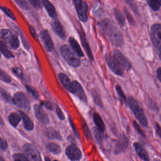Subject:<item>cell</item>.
I'll return each instance as SVG.
<instances>
[{
  "label": "cell",
  "mask_w": 161,
  "mask_h": 161,
  "mask_svg": "<svg viewBox=\"0 0 161 161\" xmlns=\"http://www.w3.org/2000/svg\"><path fill=\"white\" fill-rule=\"evenodd\" d=\"M97 26L114 46L117 47L123 46V35L113 21L109 19H104L98 22Z\"/></svg>",
  "instance_id": "6da1fadb"
},
{
  "label": "cell",
  "mask_w": 161,
  "mask_h": 161,
  "mask_svg": "<svg viewBox=\"0 0 161 161\" xmlns=\"http://www.w3.org/2000/svg\"><path fill=\"white\" fill-rule=\"evenodd\" d=\"M127 103L139 123L144 127H147L148 125L147 119L143 109L137 101L133 97H130L127 100Z\"/></svg>",
  "instance_id": "7a4b0ae2"
},
{
  "label": "cell",
  "mask_w": 161,
  "mask_h": 161,
  "mask_svg": "<svg viewBox=\"0 0 161 161\" xmlns=\"http://www.w3.org/2000/svg\"><path fill=\"white\" fill-rule=\"evenodd\" d=\"M60 52L62 57L70 66L78 68L80 66L81 60L80 57L68 45L62 46L60 48Z\"/></svg>",
  "instance_id": "3957f363"
},
{
  "label": "cell",
  "mask_w": 161,
  "mask_h": 161,
  "mask_svg": "<svg viewBox=\"0 0 161 161\" xmlns=\"http://www.w3.org/2000/svg\"><path fill=\"white\" fill-rule=\"evenodd\" d=\"M161 25L160 23H155L151 27L150 33L151 39L160 59H161Z\"/></svg>",
  "instance_id": "277c9868"
},
{
  "label": "cell",
  "mask_w": 161,
  "mask_h": 161,
  "mask_svg": "<svg viewBox=\"0 0 161 161\" xmlns=\"http://www.w3.org/2000/svg\"><path fill=\"white\" fill-rule=\"evenodd\" d=\"M78 17L80 21L86 22L88 20L87 11L88 5L83 0H73Z\"/></svg>",
  "instance_id": "5b68a950"
},
{
  "label": "cell",
  "mask_w": 161,
  "mask_h": 161,
  "mask_svg": "<svg viewBox=\"0 0 161 161\" xmlns=\"http://www.w3.org/2000/svg\"><path fill=\"white\" fill-rule=\"evenodd\" d=\"M13 103L25 111H30L31 108L30 101L26 94L23 92H18L15 94L13 98Z\"/></svg>",
  "instance_id": "8992f818"
},
{
  "label": "cell",
  "mask_w": 161,
  "mask_h": 161,
  "mask_svg": "<svg viewBox=\"0 0 161 161\" xmlns=\"http://www.w3.org/2000/svg\"><path fill=\"white\" fill-rule=\"evenodd\" d=\"M105 58L107 65L115 75L119 76H123L124 69L114 58V56L106 54Z\"/></svg>",
  "instance_id": "52a82bcc"
},
{
  "label": "cell",
  "mask_w": 161,
  "mask_h": 161,
  "mask_svg": "<svg viewBox=\"0 0 161 161\" xmlns=\"http://www.w3.org/2000/svg\"><path fill=\"white\" fill-rule=\"evenodd\" d=\"M66 155L71 161H79L82 158V153L80 149L75 144H71L67 147Z\"/></svg>",
  "instance_id": "ba28073f"
},
{
  "label": "cell",
  "mask_w": 161,
  "mask_h": 161,
  "mask_svg": "<svg viewBox=\"0 0 161 161\" xmlns=\"http://www.w3.org/2000/svg\"><path fill=\"white\" fill-rule=\"evenodd\" d=\"M23 150L29 160L34 161H41L40 153L34 146L27 143L23 146Z\"/></svg>",
  "instance_id": "9c48e42d"
},
{
  "label": "cell",
  "mask_w": 161,
  "mask_h": 161,
  "mask_svg": "<svg viewBox=\"0 0 161 161\" xmlns=\"http://www.w3.org/2000/svg\"><path fill=\"white\" fill-rule=\"evenodd\" d=\"M129 144V140L128 137L124 133L122 134L115 144L114 148L115 154H119L125 152L128 148Z\"/></svg>",
  "instance_id": "30bf717a"
},
{
  "label": "cell",
  "mask_w": 161,
  "mask_h": 161,
  "mask_svg": "<svg viewBox=\"0 0 161 161\" xmlns=\"http://www.w3.org/2000/svg\"><path fill=\"white\" fill-rule=\"evenodd\" d=\"M114 57L124 69L130 70L131 69L132 64L130 62L120 51L115 50L114 52Z\"/></svg>",
  "instance_id": "8fae6325"
},
{
  "label": "cell",
  "mask_w": 161,
  "mask_h": 161,
  "mask_svg": "<svg viewBox=\"0 0 161 161\" xmlns=\"http://www.w3.org/2000/svg\"><path fill=\"white\" fill-rule=\"evenodd\" d=\"M35 114L37 119L45 125L49 123V119L41 105L35 104L34 105Z\"/></svg>",
  "instance_id": "7c38bea8"
},
{
  "label": "cell",
  "mask_w": 161,
  "mask_h": 161,
  "mask_svg": "<svg viewBox=\"0 0 161 161\" xmlns=\"http://www.w3.org/2000/svg\"><path fill=\"white\" fill-rule=\"evenodd\" d=\"M78 32H79L80 39L82 45L84 49L86 52V54H87L89 59L91 61H94V56H93L92 51H91V48L89 47V44H88V42L86 40L85 34L82 28H80V29L78 30Z\"/></svg>",
  "instance_id": "4fadbf2b"
},
{
  "label": "cell",
  "mask_w": 161,
  "mask_h": 161,
  "mask_svg": "<svg viewBox=\"0 0 161 161\" xmlns=\"http://www.w3.org/2000/svg\"><path fill=\"white\" fill-rule=\"evenodd\" d=\"M40 37L47 51L52 52L54 49V45L49 32L47 30L42 31L40 33Z\"/></svg>",
  "instance_id": "5bb4252c"
},
{
  "label": "cell",
  "mask_w": 161,
  "mask_h": 161,
  "mask_svg": "<svg viewBox=\"0 0 161 161\" xmlns=\"http://www.w3.org/2000/svg\"><path fill=\"white\" fill-rule=\"evenodd\" d=\"M58 78L64 87L69 92L72 94H75V89L72 82L64 73H60L58 74Z\"/></svg>",
  "instance_id": "9a60e30c"
},
{
  "label": "cell",
  "mask_w": 161,
  "mask_h": 161,
  "mask_svg": "<svg viewBox=\"0 0 161 161\" xmlns=\"http://www.w3.org/2000/svg\"><path fill=\"white\" fill-rule=\"evenodd\" d=\"M133 147L137 156L141 160L145 161H150L149 156L147 152L140 143L137 142H134L133 143Z\"/></svg>",
  "instance_id": "2e32d148"
},
{
  "label": "cell",
  "mask_w": 161,
  "mask_h": 161,
  "mask_svg": "<svg viewBox=\"0 0 161 161\" xmlns=\"http://www.w3.org/2000/svg\"><path fill=\"white\" fill-rule=\"evenodd\" d=\"M74 89H75V95L81 100L85 103H87V97L86 95L85 92L83 88L77 80H74L72 82Z\"/></svg>",
  "instance_id": "e0dca14e"
},
{
  "label": "cell",
  "mask_w": 161,
  "mask_h": 161,
  "mask_svg": "<svg viewBox=\"0 0 161 161\" xmlns=\"http://www.w3.org/2000/svg\"><path fill=\"white\" fill-rule=\"evenodd\" d=\"M52 23L53 29L56 35L62 39L66 38V33L63 25L57 18L54 19Z\"/></svg>",
  "instance_id": "ac0fdd59"
},
{
  "label": "cell",
  "mask_w": 161,
  "mask_h": 161,
  "mask_svg": "<svg viewBox=\"0 0 161 161\" xmlns=\"http://www.w3.org/2000/svg\"><path fill=\"white\" fill-rule=\"evenodd\" d=\"M42 5L44 6L49 16L54 19L57 17L56 10L52 3L49 0H42Z\"/></svg>",
  "instance_id": "d6986e66"
},
{
  "label": "cell",
  "mask_w": 161,
  "mask_h": 161,
  "mask_svg": "<svg viewBox=\"0 0 161 161\" xmlns=\"http://www.w3.org/2000/svg\"><path fill=\"white\" fill-rule=\"evenodd\" d=\"M69 43L70 45V48L75 52V53L80 57L84 56L83 52L81 48L80 47L77 40L73 37H70L69 39Z\"/></svg>",
  "instance_id": "ffe728a7"
},
{
  "label": "cell",
  "mask_w": 161,
  "mask_h": 161,
  "mask_svg": "<svg viewBox=\"0 0 161 161\" xmlns=\"http://www.w3.org/2000/svg\"><path fill=\"white\" fill-rule=\"evenodd\" d=\"M93 119L95 125L102 133H104L105 130V125L101 116L97 113H94Z\"/></svg>",
  "instance_id": "44dd1931"
},
{
  "label": "cell",
  "mask_w": 161,
  "mask_h": 161,
  "mask_svg": "<svg viewBox=\"0 0 161 161\" xmlns=\"http://www.w3.org/2000/svg\"><path fill=\"white\" fill-rule=\"evenodd\" d=\"M19 114L23 119V125H24V127L25 129L29 131L32 130L34 129V125L32 120L24 112H22V111H19Z\"/></svg>",
  "instance_id": "7402d4cb"
},
{
  "label": "cell",
  "mask_w": 161,
  "mask_h": 161,
  "mask_svg": "<svg viewBox=\"0 0 161 161\" xmlns=\"http://www.w3.org/2000/svg\"><path fill=\"white\" fill-rule=\"evenodd\" d=\"M47 149L49 151L55 155L60 154L62 152V148L58 144L53 142L48 143L47 146Z\"/></svg>",
  "instance_id": "603a6c76"
},
{
  "label": "cell",
  "mask_w": 161,
  "mask_h": 161,
  "mask_svg": "<svg viewBox=\"0 0 161 161\" xmlns=\"http://www.w3.org/2000/svg\"><path fill=\"white\" fill-rule=\"evenodd\" d=\"M114 14L117 21L119 25L122 27H125L126 25V20L122 13L119 9L115 8L114 10Z\"/></svg>",
  "instance_id": "cb8c5ba5"
},
{
  "label": "cell",
  "mask_w": 161,
  "mask_h": 161,
  "mask_svg": "<svg viewBox=\"0 0 161 161\" xmlns=\"http://www.w3.org/2000/svg\"><path fill=\"white\" fill-rule=\"evenodd\" d=\"M0 52L7 58H12L14 57V56L10 52L3 41H0Z\"/></svg>",
  "instance_id": "d4e9b609"
},
{
  "label": "cell",
  "mask_w": 161,
  "mask_h": 161,
  "mask_svg": "<svg viewBox=\"0 0 161 161\" xmlns=\"http://www.w3.org/2000/svg\"><path fill=\"white\" fill-rule=\"evenodd\" d=\"M46 135L47 137L50 139H56V140L62 141L63 137H62L60 133L57 131L53 130H49L47 131L46 133Z\"/></svg>",
  "instance_id": "484cf974"
},
{
  "label": "cell",
  "mask_w": 161,
  "mask_h": 161,
  "mask_svg": "<svg viewBox=\"0 0 161 161\" xmlns=\"http://www.w3.org/2000/svg\"><path fill=\"white\" fill-rule=\"evenodd\" d=\"M8 119L10 124L14 127H17L21 120V118L18 114L13 113L9 115Z\"/></svg>",
  "instance_id": "4316f807"
},
{
  "label": "cell",
  "mask_w": 161,
  "mask_h": 161,
  "mask_svg": "<svg viewBox=\"0 0 161 161\" xmlns=\"http://www.w3.org/2000/svg\"><path fill=\"white\" fill-rule=\"evenodd\" d=\"M13 35L14 34L12 31L7 29H3L0 32V35L4 39V41L7 42L8 44L12 39Z\"/></svg>",
  "instance_id": "83f0119b"
},
{
  "label": "cell",
  "mask_w": 161,
  "mask_h": 161,
  "mask_svg": "<svg viewBox=\"0 0 161 161\" xmlns=\"http://www.w3.org/2000/svg\"><path fill=\"white\" fill-rule=\"evenodd\" d=\"M148 4L152 10L158 11L161 7V1L160 0H147Z\"/></svg>",
  "instance_id": "f1b7e54d"
},
{
  "label": "cell",
  "mask_w": 161,
  "mask_h": 161,
  "mask_svg": "<svg viewBox=\"0 0 161 161\" xmlns=\"http://www.w3.org/2000/svg\"><path fill=\"white\" fill-rule=\"evenodd\" d=\"M8 44L10 45V47L13 49L17 50L18 49L20 45V43L17 36L16 35H13L12 39Z\"/></svg>",
  "instance_id": "f546056e"
},
{
  "label": "cell",
  "mask_w": 161,
  "mask_h": 161,
  "mask_svg": "<svg viewBox=\"0 0 161 161\" xmlns=\"http://www.w3.org/2000/svg\"><path fill=\"white\" fill-rule=\"evenodd\" d=\"M115 89L120 101L124 104H127V98H126V96H125V94H124V92H123V90H122V88L120 87V86L118 85L116 86Z\"/></svg>",
  "instance_id": "4dcf8cb0"
},
{
  "label": "cell",
  "mask_w": 161,
  "mask_h": 161,
  "mask_svg": "<svg viewBox=\"0 0 161 161\" xmlns=\"http://www.w3.org/2000/svg\"><path fill=\"white\" fill-rule=\"evenodd\" d=\"M91 95L93 97L94 103H96V105H97L99 107L103 108V104L100 97L98 94L96 90H93L91 92Z\"/></svg>",
  "instance_id": "1f68e13d"
},
{
  "label": "cell",
  "mask_w": 161,
  "mask_h": 161,
  "mask_svg": "<svg viewBox=\"0 0 161 161\" xmlns=\"http://www.w3.org/2000/svg\"><path fill=\"white\" fill-rule=\"evenodd\" d=\"M0 9L7 16L9 17L10 19H13V20H16V17L14 13H13V11L9 9L8 7H5V6H0Z\"/></svg>",
  "instance_id": "d6a6232c"
},
{
  "label": "cell",
  "mask_w": 161,
  "mask_h": 161,
  "mask_svg": "<svg viewBox=\"0 0 161 161\" xmlns=\"http://www.w3.org/2000/svg\"><path fill=\"white\" fill-rule=\"evenodd\" d=\"M14 1L22 10L25 11L30 10L31 7L27 0H14Z\"/></svg>",
  "instance_id": "836d02e7"
},
{
  "label": "cell",
  "mask_w": 161,
  "mask_h": 161,
  "mask_svg": "<svg viewBox=\"0 0 161 161\" xmlns=\"http://www.w3.org/2000/svg\"><path fill=\"white\" fill-rule=\"evenodd\" d=\"M94 131V136L97 140V142L100 146H102L103 145V138L102 133L98 130L97 128H93Z\"/></svg>",
  "instance_id": "e575fe53"
},
{
  "label": "cell",
  "mask_w": 161,
  "mask_h": 161,
  "mask_svg": "<svg viewBox=\"0 0 161 161\" xmlns=\"http://www.w3.org/2000/svg\"><path fill=\"white\" fill-rule=\"evenodd\" d=\"M0 80L7 83H10L12 81L11 77L2 69H0Z\"/></svg>",
  "instance_id": "d590c367"
},
{
  "label": "cell",
  "mask_w": 161,
  "mask_h": 161,
  "mask_svg": "<svg viewBox=\"0 0 161 161\" xmlns=\"http://www.w3.org/2000/svg\"><path fill=\"white\" fill-rule=\"evenodd\" d=\"M127 4L130 6V8L131 9L132 11L136 15H138V9L135 2L134 0H125Z\"/></svg>",
  "instance_id": "8d00e7d4"
},
{
  "label": "cell",
  "mask_w": 161,
  "mask_h": 161,
  "mask_svg": "<svg viewBox=\"0 0 161 161\" xmlns=\"http://www.w3.org/2000/svg\"><path fill=\"white\" fill-rule=\"evenodd\" d=\"M30 4L36 10H40L42 8V0H29Z\"/></svg>",
  "instance_id": "74e56055"
},
{
  "label": "cell",
  "mask_w": 161,
  "mask_h": 161,
  "mask_svg": "<svg viewBox=\"0 0 161 161\" xmlns=\"http://www.w3.org/2000/svg\"><path fill=\"white\" fill-rule=\"evenodd\" d=\"M26 88H27V90H28V92L32 95L33 97L34 98L36 99H37L39 97V95H38V92L36 90L35 88H34L32 86H30L29 85H26Z\"/></svg>",
  "instance_id": "f35d334b"
},
{
  "label": "cell",
  "mask_w": 161,
  "mask_h": 161,
  "mask_svg": "<svg viewBox=\"0 0 161 161\" xmlns=\"http://www.w3.org/2000/svg\"><path fill=\"white\" fill-rule=\"evenodd\" d=\"M83 127L84 133L85 135L86 136V138L89 140H92V134H91V132H90V130H89L86 122H84Z\"/></svg>",
  "instance_id": "ab89813d"
},
{
  "label": "cell",
  "mask_w": 161,
  "mask_h": 161,
  "mask_svg": "<svg viewBox=\"0 0 161 161\" xmlns=\"http://www.w3.org/2000/svg\"><path fill=\"white\" fill-rule=\"evenodd\" d=\"M133 125L134 128L138 132V133L142 137L145 138L146 135L143 132V130L141 129V127L139 126V124L137 123L136 120H134L133 122Z\"/></svg>",
  "instance_id": "60d3db41"
},
{
  "label": "cell",
  "mask_w": 161,
  "mask_h": 161,
  "mask_svg": "<svg viewBox=\"0 0 161 161\" xmlns=\"http://www.w3.org/2000/svg\"><path fill=\"white\" fill-rule=\"evenodd\" d=\"M0 92L1 93L2 96L3 97V98L9 103H13V98H12L11 96L8 94L6 92L5 90L3 89H1L0 90Z\"/></svg>",
  "instance_id": "b9f144b4"
},
{
  "label": "cell",
  "mask_w": 161,
  "mask_h": 161,
  "mask_svg": "<svg viewBox=\"0 0 161 161\" xmlns=\"http://www.w3.org/2000/svg\"><path fill=\"white\" fill-rule=\"evenodd\" d=\"M13 157L15 161H29L28 157L22 153H15Z\"/></svg>",
  "instance_id": "7bdbcfd3"
},
{
  "label": "cell",
  "mask_w": 161,
  "mask_h": 161,
  "mask_svg": "<svg viewBox=\"0 0 161 161\" xmlns=\"http://www.w3.org/2000/svg\"><path fill=\"white\" fill-rule=\"evenodd\" d=\"M69 120L70 126H71V128H72V129L73 130V132H74L75 136H76L77 138L79 139V138H80V133H79L78 130L76 129L75 124H74V122H73V119H72V117H71V116H69Z\"/></svg>",
  "instance_id": "ee69618b"
},
{
  "label": "cell",
  "mask_w": 161,
  "mask_h": 161,
  "mask_svg": "<svg viewBox=\"0 0 161 161\" xmlns=\"http://www.w3.org/2000/svg\"><path fill=\"white\" fill-rule=\"evenodd\" d=\"M13 71L18 77L20 78V79H24V74L20 68L18 67L14 68L13 69Z\"/></svg>",
  "instance_id": "f6af8a7d"
},
{
  "label": "cell",
  "mask_w": 161,
  "mask_h": 161,
  "mask_svg": "<svg viewBox=\"0 0 161 161\" xmlns=\"http://www.w3.org/2000/svg\"><path fill=\"white\" fill-rule=\"evenodd\" d=\"M55 111H56V113L57 114V116H58V118L61 120H64L65 119V117L63 111H62V110H61V108L58 105H56Z\"/></svg>",
  "instance_id": "bcb514c9"
},
{
  "label": "cell",
  "mask_w": 161,
  "mask_h": 161,
  "mask_svg": "<svg viewBox=\"0 0 161 161\" xmlns=\"http://www.w3.org/2000/svg\"><path fill=\"white\" fill-rule=\"evenodd\" d=\"M124 14L127 17V19H128V21L130 22V24H131V25H134L135 22L130 12L128 11L127 9H126V8H124Z\"/></svg>",
  "instance_id": "7dc6e473"
},
{
  "label": "cell",
  "mask_w": 161,
  "mask_h": 161,
  "mask_svg": "<svg viewBox=\"0 0 161 161\" xmlns=\"http://www.w3.org/2000/svg\"><path fill=\"white\" fill-rule=\"evenodd\" d=\"M8 148V144L4 139L0 137V149L3 150H6Z\"/></svg>",
  "instance_id": "c3c4849f"
},
{
  "label": "cell",
  "mask_w": 161,
  "mask_h": 161,
  "mask_svg": "<svg viewBox=\"0 0 161 161\" xmlns=\"http://www.w3.org/2000/svg\"><path fill=\"white\" fill-rule=\"evenodd\" d=\"M30 32L31 34L32 37L36 41H38V37H37V34L32 26H30Z\"/></svg>",
  "instance_id": "681fc988"
},
{
  "label": "cell",
  "mask_w": 161,
  "mask_h": 161,
  "mask_svg": "<svg viewBox=\"0 0 161 161\" xmlns=\"http://www.w3.org/2000/svg\"><path fill=\"white\" fill-rule=\"evenodd\" d=\"M43 105L47 109L51 110V111L53 110V106L50 102L48 101H45L43 102Z\"/></svg>",
  "instance_id": "f907efd6"
},
{
  "label": "cell",
  "mask_w": 161,
  "mask_h": 161,
  "mask_svg": "<svg viewBox=\"0 0 161 161\" xmlns=\"http://www.w3.org/2000/svg\"><path fill=\"white\" fill-rule=\"evenodd\" d=\"M155 130H156V133L157 135L159 136V138H161V127L160 125H159V123L156 122L155 125Z\"/></svg>",
  "instance_id": "816d5d0a"
},
{
  "label": "cell",
  "mask_w": 161,
  "mask_h": 161,
  "mask_svg": "<svg viewBox=\"0 0 161 161\" xmlns=\"http://www.w3.org/2000/svg\"><path fill=\"white\" fill-rule=\"evenodd\" d=\"M156 77L160 82L161 81V68L159 67L156 70Z\"/></svg>",
  "instance_id": "f5cc1de1"
},
{
  "label": "cell",
  "mask_w": 161,
  "mask_h": 161,
  "mask_svg": "<svg viewBox=\"0 0 161 161\" xmlns=\"http://www.w3.org/2000/svg\"><path fill=\"white\" fill-rule=\"evenodd\" d=\"M3 124H4V122H3V119L0 115V125H3Z\"/></svg>",
  "instance_id": "db71d44e"
},
{
  "label": "cell",
  "mask_w": 161,
  "mask_h": 161,
  "mask_svg": "<svg viewBox=\"0 0 161 161\" xmlns=\"http://www.w3.org/2000/svg\"><path fill=\"white\" fill-rule=\"evenodd\" d=\"M46 161H47V160H48V161H50V159H48V158H47V159H46Z\"/></svg>",
  "instance_id": "11a10c76"
},
{
  "label": "cell",
  "mask_w": 161,
  "mask_h": 161,
  "mask_svg": "<svg viewBox=\"0 0 161 161\" xmlns=\"http://www.w3.org/2000/svg\"><path fill=\"white\" fill-rule=\"evenodd\" d=\"M1 57V53H0V58Z\"/></svg>",
  "instance_id": "9f6ffc18"
},
{
  "label": "cell",
  "mask_w": 161,
  "mask_h": 161,
  "mask_svg": "<svg viewBox=\"0 0 161 161\" xmlns=\"http://www.w3.org/2000/svg\"><path fill=\"white\" fill-rule=\"evenodd\" d=\"M99 2H100V0H97Z\"/></svg>",
  "instance_id": "6f0895ef"
},
{
  "label": "cell",
  "mask_w": 161,
  "mask_h": 161,
  "mask_svg": "<svg viewBox=\"0 0 161 161\" xmlns=\"http://www.w3.org/2000/svg\"><path fill=\"white\" fill-rule=\"evenodd\" d=\"M142 1H145V0H142Z\"/></svg>",
  "instance_id": "680465c9"
},
{
  "label": "cell",
  "mask_w": 161,
  "mask_h": 161,
  "mask_svg": "<svg viewBox=\"0 0 161 161\" xmlns=\"http://www.w3.org/2000/svg\"><path fill=\"white\" fill-rule=\"evenodd\" d=\"M160 1H161V0H160Z\"/></svg>",
  "instance_id": "91938a15"
}]
</instances>
